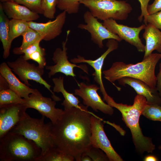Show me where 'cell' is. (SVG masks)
Returning <instances> with one entry per match:
<instances>
[{"label": "cell", "mask_w": 161, "mask_h": 161, "mask_svg": "<svg viewBox=\"0 0 161 161\" xmlns=\"http://www.w3.org/2000/svg\"><path fill=\"white\" fill-rule=\"evenodd\" d=\"M88 107L64 109L57 121L52 124L54 146L80 161L82 154L90 146L91 117L94 114Z\"/></svg>", "instance_id": "6da1fadb"}, {"label": "cell", "mask_w": 161, "mask_h": 161, "mask_svg": "<svg viewBox=\"0 0 161 161\" xmlns=\"http://www.w3.org/2000/svg\"><path fill=\"white\" fill-rule=\"evenodd\" d=\"M103 99L112 107H114L121 113L122 119L130 129L136 150L141 154L145 152L152 153L155 149L151 139L143 135L139 123L140 116L147 103L146 98L137 94L135 97L132 105L116 103L108 95Z\"/></svg>", "instance_id": "7a4b0ae2"}, {"label": "cell", "mask_w": 161, "mask_h": 161, "mask_svg": "<svg viewBox=\"0 0 161 161\" xmlns=\"http://www.w3.org/2000/svg\"><path fill=\"white\" fill-rule=\"evenodd\" d=\"M161 58V54L151 53L140 62L135 64H126L122 61L113 63L109 69L103 71L104 77L120 91L121 88L114 82L125 77L140 80L153 89L156 88V66Z\"/></svg>", "instance_id": "3957f363"}, {"label": "cell", "mask_w": 161, "mask_h": 161, "mask_svg": "<svg viewBox=\"0 0 161 161\" xmlns=\"http://www.w3.org/2000/svg\"><path fill=\"white\" fill-rule=\"evenodd\" d=\"M41 148L23 136L9 131L0 138L1 161H36Z\"/></svg>", "instance_id": "277c9868"}, {"label": "cell", "mask_w": 161, "mask_h": 161, "mask_svg": "<svg viewBox=\"0 0 161 161\" xmlns=\"http://www.w3.org/2000/svg\"><path fill=\"white\" fill-rule=\"evenodd\" d=\"M44 117L42 115L40 119L34 118L27 114L10 131L21 134L35 142L41 149L40 156L55 147L52 132V123L51 122L45 123Z\"/></svg>", "instance_id": "5b68a950"}, {"label": "cell", "mask_w": 161, "mask_h": 161, "mask_svg": "<svg viewBox=\"0 0 161 161\" xmlns=\"http://www.w3.org/2000/svg\"><path fill=\"white\" fill-rule=\"evenodd\" d=\"M79 2L93 16L103 21L110 18L125 20L132 10L131 5L123 0H80Z\"/></svg>", "instance_id": "8992f818"}, {"label": "cell", "mask_w": 161, "mask_h": 161, "mask_svg": "<svg viewBox=\"0 0 161 161\" xmlns=\"http://www.w3.org/2000/svg\"><path fill=\"white\" fill-rule=\"evenodd\" d=\"M7 64L26 85L28 86H31L29 83V80L34 81L43 85L52 94L51 96L53 100L55 101L61 100L51 89L50 85L42 77L44 73V68L38 66H36L34 64L29 63L27 60L24 58L23 55L20 56L14 61H8Z\"/></svg>", "instance_id": "52a82bcc"}, {"label": "cell", "mask_w": 161, "mask_h": 161, "mask_svg": "<svg viewBox=\"0 0 161 161\" xmlns=\"http://www.w3.org/2000/svg\"><path fill=\"white\" fill-rule=\"evenodd\" d=\"M103 120L95 115L91 117V145L100 148L106 154L109 161H122L123 160L112 147L103 129Z\"/></svg>", "instance_id": "ba28073f"}, {"label": "cell", "mask_w": 161, "mask_h": 161, "mask_svg": "<svg viewBox=\"0 0 161 161\" xmlns=\"http://www.w3.org/2000/svg\"><path fill=\"white\" fill-rule=\"evenodd\" d=\"M70 32L69 30L67 31L66 40L62 42V49L57 48L53 53L52 60L55 65L45 66L46 69L50 70L48 73L49 78L58 72L62 73L67 76H71L74 77L76 76L74 72L75 67H79L87 73V69L86 66H83V65H77L75 64L71 63L68 60L66 44Z\"/></svg>", "instance_id": "9c48e42d"}, {"label": "cell", "mask_w": 161, "mask_h": 161, "mask_svg": "<svg viewBox=\"0 0 161 161\" xmlns=\"http://www.w3.org/2000/svg\"><path fill=\"white\" fill-rule=\"evenodd\" d=\"M103 25L112 33L118 35L135 47L140 52H144L145 45L139 37L140 32L144 29L146 25L142 24L138 27H130L117 23L116 20L110 18L104 21Z\"/></svg>", "instance_id": "30bf717a"}, {"label": "cell", "mask_w": 161, "mask_h": 161, "mask_svg": "<svg viewBox=\"0 0 161 161\" xmlns=\"http://www.w3.org/2000/svg\"><path fill=\"white\" fill-rule=\"evenodd\" d=\"M24 99L25 101L23 104L27 109H36L42 115L49 118L53 124L56 123L64 111L55 108L56 101L43 96L39 91L30 94L28 98Z\"/></svg>", "instance_id": "8fae6325"}, {"label": "cell", "mask_w": 161, "mask_h": 161, "mask_svg": "<svg viewBox=\"0 0 161 161\" xmlns=\"http://www.w3.org/2000/svg\"><path fill=\"white\" fill-rule=\"evenodd\" d=\"M78 85L79 88L75 90L74 94L82 98L84 105L96 112L99 110L106 114H113V107L105 103L97 92L100 87L95 84L88 85L83 82L78 83Z\"/></svg>", "instance_id": "7c38bea8"}, {"label": "cell", "mask_w": 161, "mask_h": 161, "mask_svg": "<svg viewBox=\"0 0 161 161\" xmlns=\"http://www.w3.org/2000/svg\"><path fill=\"white\" fill-rule=\"evenodd\" d=\"M83 18L86 24H79L78 27L86 30L89 32L91 40L100 48L103 47V41L105 39H113L118 42L122 41L118 35L111 32L103 23L99 22L98 19L93 16L89 11H87L84 13Z\"/></svg>", "instance_id": "4fadbf2b"}, {"label": "cell", "mask_w": 161, "mask_h": 161, "mask_svg": "<svg viewBox=\"0 0 161 161\" xmlns=\"http://www.w3.org/2000/svg\"><path fill=\"white\" fill-rule=\"evenodd\" d=\"M27 108L23 104L0 106V138L10 131L26 116Z\"/></svg>", "instance_id": "5bb4252c"}, {"label": "cell", "mask_w": 161, "mask_h": 161, "mask_svg": "<svg viewBox=\"0 0 161 161\" xmlns=\"http://www.w3.org/2000/svg\"><path fill=\"white\" fill-rule=\"evenodd\" d=\"M106 45L108 47L107 49L100 57L95 60L86 59L80 55H78L77 58L70 60V61L74 64L87 63L94 69L95 71L92 75L94 76L95 81L100 86V90L103 98L108 95L106 91L102 79L103 65L104 60L108 55L118 48V41L113 39H108Z\"/></svg>", "instance_id": "9a60e30c"}, {"label": "cell", "mask_w": 161, "mask_h": 161, "mask_svg": "<svg viewBox=\"0 0 161 161\" xmlns=\"http://www.w3.org/2000/svg\"><path fill=\"white\" fill-rule=\"evenodd\" d=\"M66 13H60L53 21L46 23H38L33 21L28 22L30 27L37 31L44 36L43 40L49 41L59 35L62 32L65 23Z\"/></svg>", "instance_id": "2e32d148"}, {"label": "cell", "mask_w": 161, "mask_h": 161, "mask_svg": "<svg viewBox=\"0 0 161 161\" xmlns=\"http://www.w3.org/2000/svg\"><path fill=\"white\" fill-rule=\"evenodd\" d=\"M117 80L120 85H129L134 89L137 94L144 97L148 104L161 106V95L157 88H152L144 81L131 77H125Z\"/></svg>", "instance_id": "e0dca14e"}, {"label": "cell", "mask_w": 161, "mask_h": 161, "mask_svg": "<svg viewBox=\"0 0 161 161\" xmlns=\"http://www.w3.org/2000/svg\"><path fill=\"white\" fill-rule=\"evenodd\" d=\"M0 74L8 83L9 88L23 98L29 97L31 93H35L38 90L30 88L20 80L12 72L7 64L3 62L0 65Z\"/></svg>", "instance_id": "ac0fdd59"}, {"label": "cell", "mask_w": 161, "mask_h": 161, "mask_svg": "<svg viewBox=\"0 0 161 161\" xmlns=\"http://www.w3.org/2000/svg\"><path fill=\"white\" fill-rule=\"evenodd\" d=\"M1 4L3 10L9 18L29 22L36 20L40 17L39 14L15 1Z\"/></svg>", "instance_id": "d6986e66"}, {"label": "cell", "mask_w": 161, "mask_h": 161, "mask_svg": "<svg viewBox=\"0 0 161 161\" xmlns=\"http://www.w3.org/2000/svg\"><path fill=\"white\" fill-rule=\"evenodd\" d=\"M143 36L146 41L143 59L154 50L161 54V31L150 23L146 25Z\"/></svg>", "instance_id": "ffe728a7"}, {"label": "cell", "mask_w": 161, "mask_h": 161, "mask_svg": "<svg viewBox=\"0 0 161 161\" xmlns=\"http://www.w3.org/2000/svg\"><path fill=\"white\" fill-rule=\"evenodd\" d=\"M64 77L61 76L52 79L55 85L53 88V92H61L62 94L64 100L61 105L64 106V109L73 107L80 108L81 104L79 105L80 102L78 98L75 97L73 94L69 92L65 89L64 84Z\"/></svg>", "instance_id": "44dd1931"}, {"label": "cell", "mask_w": 161, "mask_h": 161, "mask_svg": "<svg viewBox=\"0 0 161 161\" xmlns=\"http://www.w3.org/2000/svg\"><path fill=\"white\" fill-rule=\"evenodd\" d=\"M10 20L4 11L1 3H0V39L3 49V58H7L10 55L11 45L9 42Z\"/></svg>", "instance_id": "7402d4cb"}, {"label": "cell", "mask_w": 161, "mask_h": 161, "mask_svg": "<svg viewBox=\"0 0 161 161\" xmlns=\"http://www.w3.org/2000/svg\"><path fill=\"white\" fill-rule=\"evenodd\" d=\"M23 40L21 45L14 48L13 50L15 55H21V51L31 45L39 40H42L44 36L35 30L30 27L22 35Z\"/></svg>", "instance_id": "603a6c76"}, {"label": "cell", "mask_w": 161, "mask_h": 161, "mask_svg": "<svg viewBox=\"0 0 161 161\" xmlns=\"http://www.w3.org/2000/svg\"><path fill=\"white\" fill-rule=\"evenodd\" d=\"M30 28L28 22L11 19L9 22L8 40L10 44L15 38L23 34Z\"/></svg>", "instance_id": "cb8c5ba5"}, {"label": "cell", "mask_w": 161, "mask_h": 161, "mask_svg": "<svg viewBox=\"0 0 161 161\" xmlns=\"http://www.w3.org/2000/svg\"><path fill=\"white\" fill-rule=\"evenodd\" d=\"M25 101L9 87L0 89V106L16 104H24Z\"/></svg>", "instance_id": "d4e9b609"}, {"label": "cell", "mask_w": 161, "mask_h": 161, "mask_svg": "<svg viewBox=\"0 0 161 161\" xmlns=\"http://www.w3.org/2000/svg\"><path fill=\"white\" fill-rule=\"evenodd\" d=\"M74 159L72 156L54 147L44 155L39 157L36 161H73Z\"/></svg>", "instance_id": "484cf974"}, {"label": "cell", "mask_w": 161, "mask_h": 161, "mask_svg": "<svg viewBox=\"0 0 161 161\" xmlns=\"http://www.w3.org/2000/svg\"><path fill=\"white\" fill-rule=\"evenodd\" d=\"M80 0H58L57 7L60 10L71 14L77 13Z\"/></svg>", "instance_id": "4316f807"}, {"label": "cell", "mask_w": 161, "mask_h": 161, "mask_svg": "<svg viewBox=\"0 0 161 161\" xmlns=\"http://www.w3.org/2000/svg\"><path fill=\"white\" fill-rule=\"evenodd\" d=\"M142 114L149 120L161 121V106L147 103L143 110Z\"/></svg>", "instance_id": "83f0119b"}, {"label": "cell", "mask_w": 161, "mask_h": 161, "mask_svg": "<svg viewBox=\"0 0 161 161\" xmlns=\"http://www.w3.org/2000/svg\"><path fill=\"white\" fill-rule=\"evenodd\" d=\"M58 0H42L41 7L43 11V15L44 17L50 19L55 18Z\"/></svg>", "instance_id": "f1b7e54d"}, {"label": "cell", "mask_w": 161, "mask_h": 161, "mask_svg": "<svg viewBox=\"0 0 161 161\" xmlns=\"http://www.w3.org/2000/svg\"><path fill=\"white\" fill-rule=\"evenodd\" d=\"M82 155L89 156L93 161H109L107 156L103 151L100 148L94 147L92 145Z\"/></svg>", "instance_id": "f546056e"}, {"label": "cell", "mask_w": 161, "mask_h": 161, "mask_svg": "<svg viewBox=\"0 0 161 161\" xmlns=\"http://www.w3.org/2000/svg\"><path fill=\"white\" fill-rule=\"evenodd\" d=\"M42 0H16L15 2L24 5L32 11L38 14H43L41 7Z\"/></svg>", "instance_id": "4dcf8cb0"}, {"label": "cell", "mask_w": 161, "mask_h": 161, "mask_svg": "<svg viewBox=\"0 0 161 161\" xmlns=\"http://www.w3.org/2000/svg\"><path fill=\"white\" fill-rule=\"evenodd\" d=\"M41 40H39L35 43L29 46L21 52V55L23 54L24 58L28 60L29 56L33 52L39 51L45 53V49L41 47L40 45V43Z\"/></svg>", "instance_id": "1f68e13d"}, {"label": "cell", "mask_w": 161, "mask_h": 161, "mask_svg": "<svg viewBox=\"0 0 161 161\" xmlns=\"http://www.w3.org/2000/svg\"><path fill=\"white\" fill-rule=\"evenodd\" d=\"M148 23L158 29H161V11L148 15L145 24L146 25Z\"/></svg>", "instance_id": "d6a6232c"}, {"label": "cell", "mask_w": 161, "mask_h": 161, "mask_svg": "<svg viewBox=\"0 0 161 161\" xmlns=\"http://www.w3.org/2000/svg\"><path fill=\"white\" fill-rule=\"evenodd\" d=\"M46 53L36 51L30 54L28 60H32L36 62L38 66L44 68L46 66V61L45 56Z\"/></svg>", "instance_id": "836d02e7"}, {"label": "cell", "mask_w": 161, "mask_h": 161, "mask_svg": "<svg viewBox=\"0 0 161 161\" xmlns=\"http://www.w3.org/2000/svg\"><path fill=\"white\" fill-rule=\"evenodd\" d=\"M139 1L141 6V13L138 17V19L140 22H141L144 18V22L145 24L147 16L149 15L147 11V7L148 3L151 0H138Z\"/></svg>", "instance_id": "e575fe53"}, {"label": "cell", "mask_w": 161, "mask_h": 161, "mask_svg": "<svg viewBox=\"0 0 161 161\" xmlns=\"http://www.w3.org/2000/svg\"><path fill=\"white\" fill-rule=\"evenodd\" d=\"M161 11V0H154L152 3L148 5L147 11L149 15Z\"/></svg>", "instance_id": "d590c367"}, {"label": "cell", "mask_w": 161, "mask_h": 161, "mask_svg": "<svg viewBox=\"0 0 161 161\" xmlns=\"http://www.w3.org/2000/svg\"><path fill=\"white\" fill-rule=\"evenodd\" d=\"M157 85L156 88L157 90L161 95V63L159 65V71L156 76Z\"/></svg>", "instance_id": "8d00e7d4"}, {"label": "cell", "mask_w": 161, "mask_h": 161, "mask_svg": "<svg viewBox=\"0 0 161 161\" xmlns=\"http://www.w3.org/2000/svg\"><path fill=\"white\" fill-rule=\"evenodd\" d=\"M144 160L145 161H158L157 157L153 155H149L145 157Z\"/></svg>", "instance_id": "74e56055"}, {"label": "cell", "mask_w": 161, "mask_h": 161, "mask_svg": "<svg viewBox=\"0 0 161 161\" xmlns=\"http://www.w3.org/2000/svg\"><path fill=\"white\" fill-rule=\"evenodd\" d=\"M92 161L91 158L89 156L87 155H82L81 156L80 161Z\"/></svg>", "instance_id": "f35d334b"}, {"label": "cell", "mask_w": 161, "mask_h": 161, "mask_svg": "<svg viewBox=\"0 0 161 161\" xmlns=\"http://www.w3.org/2000/svg\"><path fill=\"white\" fill-rule=\"evenodd\" d=\"M16 0H0L1 3L6 2H14Z\"/></svg>", "instance_id": "ab89813d"}, {"label": "cell", "mask_w": 161, "mask_h": 161, "mask_svg": "<svg viewBox=\"0 0 161 161\" xmlns=\"http://www.w3.org/2000/svg\"><path fill=\"white\" fill-rule=\"evenodd\" d=\"M158 148L159 149H161V145L159 146Z\"/></svg>", "instance_id": "60d3db41"}]
</instances>
